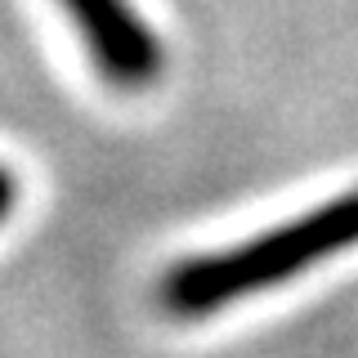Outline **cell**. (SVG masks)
<instances>
[{
	"label": "cell",
	"instance_id": "obj_1",
	"mask_svg": "<svg viewBox=\"0 0 358 358\" xmlns=\"http://www.w3.org/2000/svg\"><path fill=\"white\" fill-rule=\"evenodd\" d=\"M354 242H358V193H345L251 242H238L220 255H197V260L171 268L162 300L171 313L201 318V313H215L233 300L268 291L273 282H287V278L331 260L336 251Z\"/></svg>",
	"mask_w": 358,
	"mask_h": 358
},
{
	"label": "cell",
	"instance_id": "obj_2",
	"mask_svg": "<svg viewBox=\"0 0 358 358\" xmlns=\"http://www.w3.org/2000/svg\"><path fill=\"white\" fill-rule=\"evenodd\" d=\"M76 18L85 50L94 54L99 72L121 90H143L162 72V41L130 9V0H63Z\"/></svg>",
	"mask_w": 358,
	"mask_h": 358
},
{
	"label": "cell",
	"instance_id": "obj_3",
	"mask_svg": "<svg viewBox=\"0 0 358 358\" xmlns=\"http://www.w3.org/2000/svg\"><path fill=\"white\" fill-rule=\"evenodd\" d=\"M14 197H18V184H14V175H9L5 166H0V220H5L9 210H14Z\"/></svg>",
	"mask_w": 358,
	"mask_h": 358
}]
</instances>
